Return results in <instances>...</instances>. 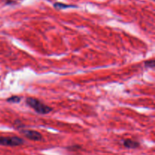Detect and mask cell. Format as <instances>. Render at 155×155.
<instances>
[{
    "mask_svg": "<svg viewBox=\"0 0 155 155\" xmlns=\"http://www.w3.org/2000/svg\"><path fill=\"white\" fill-rule=\"evenodd\" d=\"M21 100V97L18 95H12L10 98H7L6 101L10 103H19Z\"/></svg>",
    "mask_w": 155,
    "mask_h": 155,
    "instance_id": "6",
    "label": "cell"
},
{
    "mask_svg": "<svg viewBox=\"0 0 155 155\" xmlns=\"http://www.w3.org/2000/svg\"><path fill=\"white\" fill-rule=\"evenodd\" d=\"M123 145L125 148H129V149H136L140 146V143L137 141L132 140V139H127L124 140L123 142Z\"/></svg>",
    "mask_w": 155,
    "mask_h": 155,
    "instance_id": "4",
    "label": "cell"
},
{
    "mask_svg": "<svg viewBox=\"0 0 155 155\" xmlns=\"http://www.w3.org/2000/svg\"><path fill=\"white\" fill-rule=\"evenodd\" d=\"M26 104L39 114H47L52 110V107L46 105L39 99L33 97L26 98Z\"/></svg>",
    "mask_w": 155,
    "mask_h": 155,
    "instance_id": "1",
    "label": "cell"
},
{
    "mask_svg": "<svg viewBox=\"0 0 155 155\" xmlns=\"http://www.w3.org/2000/svg\"><path fill=\"white\" fill-rule=\"evenodd\" d=\"M24 143V139L18 136H0V145L2 146H20Z\"/></svg>",
    "mask_w": 155,
    "mask_h": 155,
    "instance_id": "2",
    "label": "cell"
},
{
    "mask_svg": "<svg viewBox=\"0 0 155 155\" xmlns=\"http://www.w3.org/2000/svg\"><path fill=\"white\" fill-rule=\"evenodd\" d=\"M53 5H54V7L55 8L58 9V10L69 8H77V6L74 5L64 4V3H62V2H54V4H53Z\"/></svg>",
    "mask_w": 155,
    "mask_h": 155,
    "instance_id": "5",
    "label": "cell"
},
{
    "mask_svg": "<svg viewBox=\"0 0 155 155\" xmlns=\"http://www.w3.org/2000/svg\"><path fill=\"white\" fill-rule=\"evenodd\" d=\"M21 133L23 134L24 137L27 139H30L31 141H35V142H39V141L42 140V136L40 133L36 130H21Z\"/></svg>",
    "mask_w": 155,
    "mask_h": 155,
    "instance_id": "3",
    "label": "cell"
},
{
    "mask_svg": "<svg viewBox=\"0 0 155 155\" xmlns=\"http://www.w3.org/2000/svg\"><path fill=\"white\" fill-rule=\"evenodd\" d=\"M16 2L15 0H5V4L6 5H12V4H15Z\"/></svg>",
    "mask_w": 155,
    "mask_h": 155,
    "instance_id": "8",
    "label": "cell"
},
{
    "mask_svg": "<svg viewBox=\"0 0 155 155\" xmlns=\"http://www.w3.org/2000/svg\"><path fill=\"white\" fill-rule=\"evenodd\" d=\"M145 68H154L155 66V61L154 59H151V60L145 61V63H144Z\"/></svg>",
    "mask_w": 155,
    "mask_h": 155,
    "instance_id": "7",
    "label": "cell"
}]
</instances>
